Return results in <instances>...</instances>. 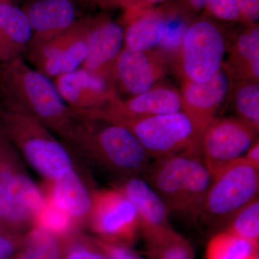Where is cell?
Listing matches in <instances>:
<instances>
[{
  "label": "cell",
  "mask_w": 259,
  "mask_h": 259,
  "mask_svg": "<svg viewBox=\"0 0 259 259\" xmlns=\"http://www.w3.org/2000/svg\"><path fill=\"white\" fill-rule=\"evenodd\" d=\"M0 100L3 110L31 117L69 144L76 114L55 84L20 56L0 63Z\"/></svg>",
  "instance_id": "cell-1"
},
{
  "label": "cell",
  "mask_w": 259,
  "mask_h": 259,
  "mask_svg": "<svg viewBox=\"0 0 259 259\" xmlns=\"http://www.w3.org/2000/svg\"><path fill=\"white\" fill-rule=\"evenodd\" d=\"M75 113L69 144L73 148L123 180L146 173L152 158L128 129L110 121Z\"/></svg>",
  "instance_id": "cell-2"
},
{
  "label": "cell",
  "mask_w": 259,
  "mask_h": 259,
  "mask_svg": "<svg viewBox=\"0 0 259 259\" xmlns=\"http://www.w3.org/2000/svg\"><path fill=\"white\" fill-rule=\"evenodd\" d=\"M46 197L25 171L18 151L0 139V231L26 234L34 228Z\"/></svg>",
  "instance_id": "cell-3"
},
{
  "label": "cell",
  "mask_w": 259,
  "mask_h": 259,
  "mask_svg": "<svg viewBox=\"0 0 259 259\" xmlns=\"http://www.w3.org/2000/svg\"><path fill=\"white\" fill-rule=\"evenodd\" d=\"M0 129L29 164L49 182L74 168L66 146L35 119L0 109Z\"/></svg>",
  "instance_id": "cell-4"
},
{
  "label": "cell",
  "mask_w": 259,
  "mask_h": 259,
  "mask_svg": "<svg viewBox=\"0 0 259 259\" xmlns=\"http://www.w3.org/2000/svg\"><path fill=\"white\" fill-rule=\"evenodd\" d=\"M75 110L124 126L139 140L152 159L167 157L200 145V136L182 111L134 119L115 115L105 108Z\"/></svg>",
  "instance_id": "cell-5"
},
{
  "label": "cell",
  "mask_w": 259,
  "mask_h": 259,
  "mask_svg": "<svg viewBox=\"0 0 259 259\" xmlns=\"http://www.w3.org/2000/svg\"><path fill=\"white\" fill-rule=\"evenodd\" d=\"M259 168L243 156L212 175L201 217L211 225L224 226L239 209L258 198Z\"/></svg>",
  "instance_id": "cell-6"
},
{
  "label": "cell",
  "mask_w": 259,
  "mask_h": 259,
  "mask_svg": "<svg viewBox=\"0 0 259 259\" xmlns=\"http://www.w3.org/2000/svg\"><path fill=\"white\" fill-rule=\"evenodd\" d=\"M226 44L214 24L200 20L189 26L177 54L176 69L182 81H205L222 69Z\"/></svg>",
  "instance_id": "cell-7"
},
{
  "label": "cell",
  "mask_w": 259,
  "mask_h": 259,
  "mask_svg": "<svg viewBox=\"0 0 259 259\" xmlns=\"http://www.w3.org/2000/svg\"><path fill=\"white\" fill-rule=\"evenodd\" d=\"M88 223L100 241L129 248L140 231L139 216L134 204L117 190L97 191Z\"/></svg>",
  "instance_id": "cell-8"
},
{
  "label": "cell",
  "mask_w": 259,
  "mask_h": 259,
  "mask_svg": "<svg viewBox=\"0 0 259 259\" xmlns=\"http://www.w3.org/2000/svg\"><path fill=\"white\" fill-rule=\"evenodd\" d=\"M90 19L77 20L74 25L49 41L27 48L28 60L49 78L79 69L88 54L87 40Z\"/></svg>",
  "instance_id": "cell-9"
},
{
  "label": "cell",
  "mask_w": 259,
  "mask_h": 259,
  "mask_svg": "<svg viewBox=\"0 0 259 259\" xmlns=\"http://www.w3.org/2000/svg\"><path fill=\"white\" fill-rule=\"evenodd\" d=\"M258 128L238 117L216 118L200 141L201 157L211 176L244 156L258 139Z\"/></svg>",
  "instance_id": "cell-10"
},
{
  "label": "cell",
  "mask_w": 259,
  "mask_h": 259,
  "mask_svg": "<svg viewBox=\"0 0 259 259\" xmlns=\"http://www.w3.org/2000/svg\"><path fill=\"white\" fill-rule=\"evenodd\" d=\"M166 63L155 50L141 52L123 48L110 66L107 78L117 93L120 91L135 96L148 91L163 79Z\"/></svg>",
  "instance_id": "cell-11"
},
{
  "label": "cell",
  "mask_w": 259,
  "mask_h": 259,
  "mask_svg": "<svg viewBox=\"0 0 259 259\" xmlns=\"http://www.w3.org/2000/svg\"><path fill=\"white\" fill-rule=\"evenodd\" d=\"M230 87L231 79L223 68L207 81H182V111L188 116L201 139L228 100Z\"/></svg>",
  "instance_id": "cell-12"
},
{
  "label": "cell",
  "mask_w": 259,
  "mask_h": 259,
  "mask_svg": "<svg viewBox=\"0 0 259 259\" xmlns=\"http://www.w3.org/2000/svg\"><path fill=\"white\" fill-rule=\"evenodd\" d=\"M55 79L61 97L74 110L105 108L118 96L111 81L81 68Z\"/></svg>",
  "instance_id": "cell-13"
},
{
  "label": "cell",
  "mask_w": 259,
  "mask_h": 259,
  "mask_svg": "<svg viewBox=\"0 0 259 259\" xmlns=\"http://www.w3.org/2000/svg\"><path fill=\"white\" fill-rule=\"evenodd\" d=\"M167 157L156 159L148 166V183L161 197L169 213L184 215L186 168L192 148Z\"/></svg>",
  "instance_id": "cell-14"
},
{
  "label": "cell",
  "mask_w": 259,
  "mask_h": 259,
  "mask_svg": "<svg viewBox=\"0 0 259 259\" xmlns=\"http://www.w3.org/2000/svg\"><path fill=\"white\" fill-rule=\"evenodd\" d=\"M87 46L88 54L80 68L107 79L110 66L124 48V29L110 20H90Z\"/></svg>",
  "instance_id": "cell-15"
},
{
  "label": "cell",
  "mask_w": 259,
  "mask_h": 259,
  "mask_svg": "<svg viewBox=\"0 0 259 259\" xmlns=\"http://www.w3.org/2000/svg\"><path fill=\"white\" fill-rule=\"evenodd\" d=\"M23 10L32 29L28 47L49 41L77 21L74 0H34Z\"/></svg>",
  "instance_id": "cell-16"
},
{
  "label": "cell",
  "mask_w": 259,
  "mask_h": 259,
  "mask_svg": "<svg viewBox=\"0 0 259 259\" xmlns=\"http://www.w3.org/2000/svg\"><path fill=\"white\" fill-rule=\"evenodd\" d=\"M180 90L160 83L140 95L123 99L117 96L105 109L127 118H146L182 111Z\"/></svg>",
  "instance_id": "cell-17"
},
{
  "label": "cell",
  "mask_w": 259,
  "mask_h": 259,
  "mask_svg": "<svg viewBox=\"0 0 259 259\" xmlns=\"http://www.w3.org/2000/svg\"><path fill=\"white\" fill-rule=\"evenodd\" d=\"M117 189L134 204L142 235L170 226L169 211L147 182L140 177H129L124 179Z\"/></svg>",
  "instance_id": "cell-18"
},
{
  "label": "cell",
  "mask_w": 259,
  "mask_h": 259,
  "mask_svg": "<svg viewBox=\"0 0 259 259\" xmlns=\"http://www.w3.org/2000/svg\"><path fill=\"white\" fill-rule=\"evenodd\" d=\"M49 197L69 214L76 226L88 222L93 208V194L74 168L63 171L50 182Z\"/></svg>",
  "instance_id": "cell-19"
},
{
  "label": "cell",
  "mask_w": 259,
  "mask_h": 259,
  "mask_svg": "<svg viewBox=\"0 0 259 259\" xmlns=\"http://www.w3.org/2000/svg\"><path fill=\"white\" fill-rule=\"evenodd\" d=\"M223 69L231 80L259 82L258 25L245 30L233 40Z\"/></svg>",
  "instance_id": "cell-20"
},
{
  "label": "cell",
  "mask_w": 259,
  "mask_h": 259,
  "mask_svg": "<svg viewBox=\"0 0 259 259\" xmlns=\"http://www.w3.org/2000/svg\"><path fill=\"white\" fill-rule=\"evenodd\" d=\"M212 176L201 157L200 146L191 151L185 175L184 215L192 218L201 216Z\"/></svg>",
  "instance_id": "cell-21"
},
{
  "label": "cell",
  "mask_w": 259,
  "mask_h": 259,
  "mask_svg": "<svg viewBox=\"0 0 259 259\" xmlns=\"http://www.w3.org/2000/svg\"><path fill=\"white\" fill-rule=\"evenodd\" d=\"M142 236L148 259H195L190 242L171 226Z\"/></svg>",
  "instance_id": "cell-22"
},
{
  "label": "cell",
  "mask_w": 259,
  "mask_h": 259,
  "mask_svg": "<svg viewBox=\"0 0 259 259\" xmlns=\"http://www.w3.org/2000/svg\"><path fill=\"white\" fill-rule=\"evenodd\" d=\"M161 18L153 13H130L124 30V48L134 51H150L157 47Z\"/></svg>",
  "instance_id": "cell-23"
},
{
  "label": "cell",
  "mask_w": 259,
  "mask_h": 259,
  "mask_svg": "<svg viewBox=\"0 0 259 259\" xmlns=\"http://www.w3.org/2000/svg\"><path fill=\"white\" fill-rule=\"evenodd\" d=\"M0 31L20 53L25 52L32 37L31 24L25 10L10 3H0Z\"/></svg>",
  "instance_id": "cell-24"
},
{
  "label": "cell",
  "mask_w": 259,
  "mask_h": 259,
  "mask_svg": "<svg viewBox=\"0 0 259 259\" xmlns=\"http://www.w3.org/2000/svg\"><path fill=\"white\" fill-rule=\"evenodd\" d=\"M228 99L238 118L259 129V83L231 80Z\"/></svg>",
  "instance_id": "cell-25"
},
{
  "label": "cell",
  "mask_w": 259,
  "mask_h": 259,
  "mask_svg": "<svg viewBox=\"0 0 259 259\" xmlns=\"http://www.w3.org/2000/svg\"><path fill=\"white\" fill-rule=\"evenodd\" d=\"M258 246L223 231L209 240L206 259H253L259 254Z\"/></svg>",
  "instance_id": "cell-26"
},
{
  "label": "cell",
  "mask_w": 259,
  "mask_h": 259,
  "mask_svg": "<svg viewBox=\"0 0 259 259\" xmlns=\"http://www.w3.org/2000/svg\"><path fill=\"white\" fill-rule=\"evenodd\" d=\"M62 238L34 228L13 259H62Z\"/></svg>",
  "instance_id": "cell-27"
},
{
  "label": "cell",
  "mask_w": 259,
  "mask_h": 259,
  "mask_svg": "<svg viewBox=\"0 0 259 259\" xmlns=\"http://www.w3.org/2000/svg\"><path fill=\"white\" fill-rule=\"evenodd\" d=\"M34 228H40L61 238L77 233V226L72 218L49 196L46 197L45 204L37 215Z\"/></svg>",
  "instance_id": "cell-28"
},
{
  "label": "cell",
  "mask_w": 259,
  "mask_h": 259,
  "mask_svg": "<svg viewBox=\"0 0 259 259\" xmlns=\"http://www.w3.org/2000/svg\"><path fill=\"white\" fill-rule=\"evenodd\" d=\"M223 227V231L259 245L258 197L239 209Z\"/></svg>",
  "instance_id": "cell-29"
},
{
  "label": "cell",
  "mask_w": 259,
  "mask_h": 259,
  "mask_svg": "<svg viewBox=\"0 0 259 259\" xmlns=\"http://www.w3.org/2000/svg\"><path fill=\"white\" fill-rule=\"evenodd\" d=\"M62 259H111L103 242L77 233L62 238Z\"/></svg>",
  "instance_id": "cell-30"
},
{
  "label": "cell",
  "mask_w": 259,
  "mask_h": 259,
  "mask_svg": "<svg viewBox=\"0 0 259 259\" xmlns=\"http://www.w3.org/2000/svg\"><path fill=\"white\" fill-rule=\"evenodd\" d=\"M189 25L179 17L161 18V34L155 51L166 60L177 57Z\"/></svg>",
  "instance_id": "cell-31"
},
{
  "label": "cell",
  "mask_w": 259,
  "mask_h": 259,
  "mask_svg": "<svg viewBox=\"0 0 259 259\" xmlns=\"http://www.w3.org/2000/svg\"><path fill=\"white\" fill-rule=\"evenodd\" d=\"M206 8L214 17L225 21H236L242 17L235 0H207Z\"/></svg>",
  "instance_id": "cell-32"
},
{
  "label": "cell",
  "mask_w": 259,
  "mask_h": 259,
  "mask_svg": "<svg viewBox=\"0 0 259 259\" xmlns=\"http://www.w3.org/2000/svg\"><path fill=\"white\" fill-rule=\"evenodd\" d=\"M26 234L0 231V259L14 258L25 243Z\"/></svg>",
  "instance_id": "cell-33"
},
{
  "label": "cell",
  "mask_w": 259,
  "mask_h": 259,
  "mask_svg": "<svg viewBox=\"0 0 259 259\" xmlns=\"http://www.w3.org/2000/svg\"><path fill=\"white\" fill-rule=\"evenodd\" d=\"M242 17L251 23H256L259 18V0H235Z\"/></svg>",
  "instance_id": "cell-34"
},
{
  "label": "cell",
  "mask_w": 259,
  "mask_h": 259,
  "mask_svg": "<svg viewBox=\"0 0 259 259\" xmlns=\"http://www.w3.org/2000/svg\"><path fill=\"white\" fill-rule=\"evenodd\" d=\"M20 51L4 35H0V63L20 56Z\"/></svg>",
  "instance_id": "cell-35"
},
{
  "label": "cell",
  "mask_w": 259,
  "mask_h": 259,
  "mask_svg": "<svg viewBox=\"0 0 259 259\" xmlns=\"http://www.w3.org/2000/svg\"><path fill=\"white\" fill-rule=\"evenodd\" d=\"M103 243L111 259H141L139 255L131 251L129 248L116 246V245L108 244L105 242Z\"/></svg>",
  "instance_id": "cell-36"
},
{
  "label": "cell",
  "mask_w": 259,
  "mask_h": 259,
  "mask_svg": "<svg viewBox=\"0 0 259 259\" xmlns=\"http://www.w3.org/2000/svg\"><path fill=\"white\" fill-rule=\"evenodd\" d=\"M245 161L250 164L259 168V143L258 140L252 145L251 147L247 151L243 156Z\"/></svg>",
  "instance_id": "cell-37"
},
{
  "label": "cell",
  "mask_w": 259,
  "mask_h": 259,
  "mask_svg": "<svg viewBox=\"0 0 259 259\" xmlns=\"http://www.w3.org/2000/svg\"><path fill=\"white\" fill-rule=\"evenodd\" d=\"M191 4L194 9L202 10L206 8L207 5V0H191Z\"/></svg>",
  "instance_id": "cell-38"
},
{
  "label": "cell",
  "mask_w": 259,
  "mask_h": 259,
  "mask_svg": "<svg viewBox=\"0 0 259 259\" xmlns=\"http://www.w3.org/2000/svg\"><path fill=\"white\" fill-rule=\"evenodd\" d=\"M91 1L95 2V3L102 5L111 4V3H115V2H117V3L120 2L119 0H91Z\"/></svg>",
  "instance_id": "cell-39"
},
{
  "label": "cell",
  "mask_w": 259,
  "mask_h": 259,
  "mask_svg": "<svg viewBox=\"0 0 259 259\" xmlns=\"http://www.w3.org/2000/svg\"><path fill=\"white\" fill-rule=\"evenodd\" d=\"M145 3H161V2L166 1V0H143Z\"/></svg>",
  "instance_id": "cell-40"
},
{
  "label": "cell",
  "mask_w": 259,
  "mask_h": 259,
  "mask_svg": "<svg viewBox=\"0 0 259 259\" xmlns=\"http://www.w3.org/2000/svg\"><path fill=\"white\" fill-rule=\"evenodd\" d=\"M10 0H0V3H9Z\"/></svg>",
  "instance_id": "cell-41"
},
{
  "label": "cell",
  "mask_w": 259,
  "mask_h": 259,
  "mask_svg": "<svg viewBox=\"0 0 259 259\" xmlns=\"http://www.w3.org/2000/svg\"><path fill=\"white\" fill-rule=\"evenodd\" d=\"M3 136V132H2L1 129H0V139Z\"/></svg>",
  "instance_id": "cell-42"
},
{
  "label": "cell",
  "mask_w": 259,
  "mask_h": 259,
  "mask_svg": "<svg viewBox=\"0 0 259 259\" xmlns=\"http://www.w3.org/2000/svg\"><path fill=\"white\" fill-rule=\"evenodd\" d=\"M253 259H259V254L257 255Z\"/></svg>",
  "instance_id": "cell-43"
}]
</instances>
